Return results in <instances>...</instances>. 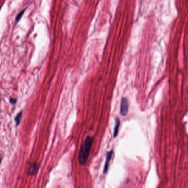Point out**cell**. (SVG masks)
Instances as JSON below:
<instances>
[{"label": "cell", "instance_id": "obj_1", "mask_svg": "<svg viewBox=\"0 0 188 188\" xmlns=\"http://www.w3.org/2000/svg\"><path fill=\"white\" fill-rule=\"evenodd\" d=\"M93 141V140L92 137L87 136L82 144L78 154V162L81 166L85 164L89 157Z\"/></svg>", "mask_w": 188, "mask_h": 188}, {"label": "cell", "instance_id": "obj_2", "mask_svg": "<svg viewBox=\"0 0 188 188\" xmlns=\"http://www.w3.org/2000/svg\"><path fill=\"white\" fill-rule=\"evenodd\" d=\"M129 108L128 99L126 98H123L121 101L120 113L122 116H126L128 114Z\"/></svg>", "mask_w": 188, "mask_h": 188}, {"label": "cell", "instance_id": "obj_3", "mask_svg": "<svg viewBox=\"0 0 188 188\" xmlns=\"http://www.w3.org/2000/svg\"><path fill=\"white\" fill-rule=\"evenodd\" d=\"M114 154V151L113 150H111L109 152H108L107 153V156H106V161L104 164V171L103 173L104 174H105L108 171V168H109V163L111 161V158L113 157V156Z\"/></svg>", "mask_w": 188, "mask_h": 188}, {"label": "cell", "instance_id": "obj_4", "mask_svg": "<svg viewBox=\"0 0 188 188\" xmlns=\"http://www.w3.org/2000/svg\"><path fill=\"white\" fill-rule=\"evenodd\" d=\"M39 166L36 163H31L27 171L28 175H35L37 174L38 171Z\"/></svg>", "mask_w": 188, "mask_h": 188}, {"label": "cell", "instance_id": "obj_5", "mask_svg": "<svg viewBox=\"0 0 188 188\" xmlns=\"http://www.w3.org/2000/svg\"><path fill=\"white\" fill-rule=\"evenodd\" d=\"M115 122H116V124H115V127H114V134H113L114 137H116L117 136L118 133V130H119L120 125L119 119L118 118H116Z\"/></svg>", "mask_w": 188, "mask_h": 188}, {"label": "cell", "instance_id": "obj_6", "mask_svg": "<svg viewBox=\"0 0 188 188\" xmlns=\"http://www.w3.org/2000/svg\"><path fill=\"white\" fill-rule=\"evenodd\" d=\"M22 115H23V111H21L20 113H19L18 114H17L16 116L15 117V122L16 123V125L18 126L19 125L20 123H21V120L22 117Z\"/></svg>", "mask_w": 188, "mask_h": 188}, {"label": "cell", "instance_id": "obj_7", "mask_svg": "<svg viewBox=\"0 0 188 188\" xmlns=\"http://www.w3.org/2000/svg\"><path fill=\"white\" fill-rule=\"evenodd\" d=\"M24 12H25V10H24V11H21L20 13H19V14H18L17 17L16 18V21H19L20 20V19L21 18V17H22V16L23 15V14L24 13Z\"/></svg>", "mask_w": 188, "mask_h": 188}, {"label": "cell", "instance_id": "obj_8", "mask_svg": "<svg viewBox=\"0 0 188 188\" xmlns=\"http://www.w3.org/2000/svg\"><path fill=\"white\" fill-rule=\"evenodd\" d=\"M9 102H10V103H11L12 105H14L17 102V100H16V99L11 98L9 99Z\"/></svg>", "mask_w": 188, "mask_h": 188}]
</instances>
